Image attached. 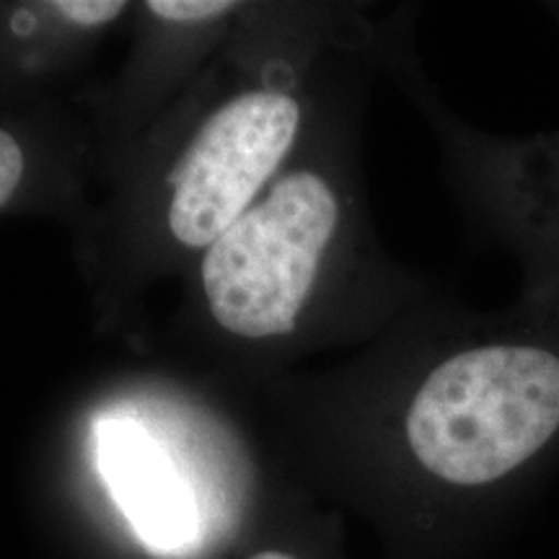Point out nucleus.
Here are the masks:
<instances>
[{
  "label": "nucleus",
  "instance_id": "1",
  "mask_svg": "<svg viewBox=\"0 0 559 559\" xmlns=\"http://www.w3.org/2000/svg\"><path fill=\"white\" fill-rule=\"evenodd\" d=\"M362 495L402 559H474L513 534L559 474V317L513 304L423 360Z\"/></svg>",
  "mask_w": 559,
  "mask_h": 559
},
{
  "label": "nucleus",
  "instance_id": "8",
  "mask_svg": "<svg viewBox=\"0 0 559 559\" xmlns=\"http://www.w3.org/2000/svg\"><path fill=\"white\" fill-rule=\"evenodd\" d=\"M47 9L58 19L68 21V24L104 26L117 16H122L128 5L117 3V0H58V3H50Z\"/></svg>",
  "mask_w": 559,
  "mask_h": 559
},
{
  "label": "nucleus",
  "instance_id": "7",
  "mask_svg": "<svg viewBox=\"0 0 559 559\" xmlns=\"http://www.w3.org/2000/svg\"><path fill=\"white\" fill-rule=\"evenodd\" d=\"M234 9L236 3H228V0H153L148 3L153 16L174 21V24H202V21L226 16Z\"/></svg>",
  "mask_w": 559,
  "mask_h": 559
},
{
  "label": "nucleus",
  "instance_id": "2",
  "mask_svg": "<svg viewBox=\"0 0 559 559\" xmlns=\"http://www.w3.org/2000/svg\"><path fill=\"white\" fill-rule=\"evenodd\" d=\"M345 194L326 174L293 171L205 249L210 313L243 340L290 334L345 239Z\"/></svg>",
  "mask_w": 559,
  "mask_h": 559
},
{
  "label": "nucleus",
  "instance_id": "9",
  "mask_svg": "<svg viewBox=\"0 0 559 559\" xmlns=\"http://www.w3.org/2000/svg\"><path fill=\"white\" fill-rule=\"evenodd\" d=\"M330 547H319V551H313L309 544H293V542H267L260 544L249 551L243 559H337L330 555Z\"/></svg>",
  "mask_w": 559,
  "mask_h": 559
},
{
  "label": "nucleus",
  "instance_id": "3",
  "mask_svg": "<svg viewBox=\"0 0 559 559\" xmlns=\"http://www.w3.org/2000/svg\"><path fill=\"white\" fill-rule=\"evenodd\" d=\"M300 104L280 91H249L223 104L187 148L169 200L174 239L210 247L234 226L298 138Z\"/></svg>",
  "mask_w": 559,
  "mask_h": 559
},
{
  "label": "nucleus",
  "instance_id": "10",
  "mask_svg": "<svg viewBox=\"0 0 559 559\" xmlns=\"http://www.w3.org/2000/svg\"><path fill=\"white\" fill-rule=\"evenodd\" d=\"M549 9H551V16H555V19H557V24H559V3H551Z\"/></svg>",
  "mask_w": 559,
  "mask_h": 559
},
{
  "label": "nucleus",
  "instance_id": "6",
  "mask_svg": "<svg viewBox=\"0 0 559 559\" xmlns=\"http://www.w3.org/2000/svg\"><path fill=\"white\" fill-rule=\"evenodd\" d=\"M29 179V153L16 130L0 124V210L16 202Z\"/></svg>",
  "mask_w": 559,
  "mask_h": 559
},
{
  "label": "nucleus",
  "instance_id": "4",
  "mask_svg": "<svg viewBox=\"0 0 559 559\" xmlns=\"http://www.w3.org/2000/svg\"><path fill=\"white\" fill-rule=\"evenodd\" d=\"M466 181L481 221L521 267L515 304L559 317V130L536 135H461Z\"/></svg>",
  "mask_w": 559,
  "mask_h": 559
},
{
  "label": "nucleus",
  "instance_id": "5",
  "mask_svg": "<svg viewBox=\"0 0 559 559\" xmlns=\"http://www.w3.org/2000/svg\"><path fill=\"white\" fill-rule=\"evenodd\" d=\"M96 469L132 534L151 555L190 557L202 547L200 495L169 451L132 419H102Z\"/></svg>",
  "mask_w": 559,
  "mask_h": 559
}]
</instances>
